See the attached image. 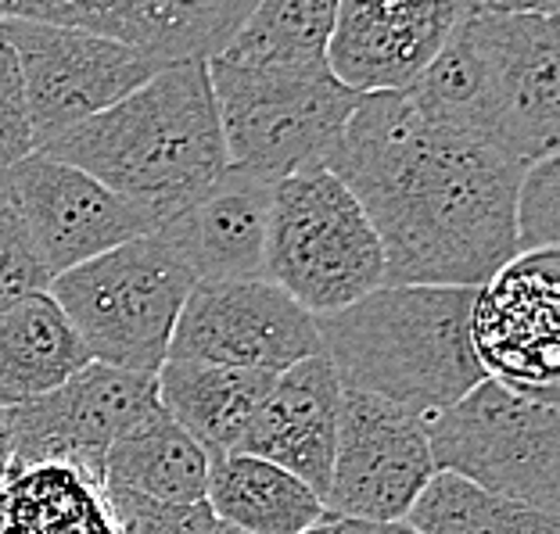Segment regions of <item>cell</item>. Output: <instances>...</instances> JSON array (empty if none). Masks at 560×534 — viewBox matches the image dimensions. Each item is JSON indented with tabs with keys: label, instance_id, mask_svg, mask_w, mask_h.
<instances>
[{
	"label": "cell",
	"instance_id": "6da1fadb",
	"mask_svg": "<svg viewBox=\"0 0 560 534\" xmlns=\"http://www.w3.org/2000/svg\"><path fill=\"white\" fill-rule=\"evenodd\" d=\"M324 169L371 219L385 287L478 290L517 259L525 165L424 116L406 91L360 97Z\"/></svg>",
	"mask_w": 560,
	"mask_h": 534
},
{
	"label": "cell",
	"instance_id": "7a4b0ae2",
	"mask_svg": "<svg viewBox=\"0 0 560 534\" xmlns=\"http://www.w3.org/2000/svg\"><path fill=\"white\" fill-rule=\"evenodd\" d=\"M36 155L66 162L112 194L170 219L206 194L231 165L209 61L155 72L140 91Z\"/></svg>",
	"mask_w": 560,
	"mask_h": 534
},
{
	"label": "cell",
	"instance_id": "3957f363",
	"mask_svg": "<svg viewBox=\"0 0 560 534\" xmlns=\"http://www.w3.org/2000/svg\"><path fill=\"white\" fill-rule=\"evenodd\" d=\"M470 305L467 287H377L349 309L316 316L320 355L346 391L428 424L486 380L470 348Z\"/></svg>",
	"mask_w": 560,
	"mask_h": 534
},
{
	"label": "cell",
	"instance_id": "277c9868",
	"mask_svg": "<svg viewBox=\"0 0 560 534\" xmlns=\"http://www.w3.org/2000/svg\"><path fill=\"white\" fill-rule=\"evenodd\" d=\"M262 280L316 316L385 287V251L349 187L324 165L273 183Z\"/></svg>",
	"mask_w": 560,
	"mask_h": 534
},
{
	"label": "cell",
	"instance_id": "5b68a950",
	"mask_svg": "<svg viewBox=\"0 0 560 534\" xmlns=\"http://www.w3.org/2000/svg\"><path fill=\"white\" fill-rule=\"evenodd\" d=\"M195 287L180 256L151 230L55 276L47 295L80 334L91 363L155 377Z\"/></svg>",
	"mask_w": 560,
	"mask_h": 534
},
{
	"label": "cell",
	"instance_id": "8992f818",
	"mask_svg": "<svg viewBox=\"0 0 560 534\" xmlns=\"http://www.w3.org/2000/svg\"><path fill=\"white\" fill-rule=\"evenodd\" d=\"M424 430L435 474H453L557 517L560 413L553 402L528 399L486 377L456 405L431 416Z\"/></svg>",
	"mask_w": 560,
	"mask_h": 534
},
{
	"label": "cell",
	"instance_id": "52a82bcc",
	"mask_svg": "<svg viewBox=\"0 0 560 534\" xmlns=\"http://www.w3.org/2000/svg\"><path fill=\"white\" fill-rule=\"evenodd\" d=\"M209 83L220 108L226 162L270 183L324 165L360 105V94L346 91L327 66L234 72L209 61Z\"/></svg>",
	"mask_w": 560,
	"mask_h": 534
},
{
	"label": "cell",
	"instance_id": "ba28073f",
	"mask_svg": "<svg viewBox=\"0 0 560 534\" xmlns=\"http://www.w3.org/2000/svg\"><path fill=\"white\" fill-rule=\"evenodd\" d=\"M155 413V377L86 363L50 395L8 405L11 474L33 466H66L101 485L112 444Z\"/></svg>",
	"mask_w": 560,
	"mask_h": 534
},
{
	"label": "cell",
	"instance_id": "9c48e42d",
	"mask_svg": "<svg viewBox=\"0 0 560 534\" xmlns=\"http://www.w3.org/2000/svg\"><path fill=\"white\" fill-rule=\"evenodd\" d=\"M19 55L33 147L44 151L80 122L119 105L162 72L133 50L80 29L0 19Z\"/></svg>",
	"mask_w": 560,
	"mask_h": 534
},
{
	"label": "cell",
	"instance_id": "30bf717a",
	"mask_svg": "<svg viewBox=\"0 0 560 534\" xmlns=\"http://www.w3.org/2000/svg\"><path fill=\"white\" fill-rule=\"evenodd\" d=\"M431 477L435 463L424 424L392 402L341 388L324 510L355 524H402Z\"/></svg>",
	"mask_w": 560,
	"mask_h": 534
},
{
	"label": "cell",
	"instance_id": "8fae6325",
	"mask_svg": "<svg viewBox=\"0 0 560 534\" xmlns=\"http://www.w3.org/2000/svg\"><path fill=\"white\" fill-rule=\"evenodd\" d=\"M320 355L316 320L270 280L198 284L173 327V363L226 366V370L284 373Z\"/></svg>",
	"mask_w": 560,
	"mask_h": 534
},
{
	"label": "cell",
	"instance_id": "7c38bea8",
	"mask_svg": "<svg viewBox=\"0 0 560 534\" xmlns=\"http://www.w3.org/2000/svg\"><path fill=\"white\" fill-rule=\"evenodd\" d=\"M557 251L506 262L470 305V348L489 380L528 399H560V276Z\"/></svg>",
	"mask_w": 560,
	"mask_h": 534
},
{
	"label": "cell",
	"instance_id": "4fadbf2b",
	"mask_svg": "<svg viewBox=\"0 0 560 534\" xmlns=\"http://www.w3.org/2000/svg\"><path fill=\"white\" fill-rule=\"evenodd\" d=\"M495 61L492 147L532 165L560 144V0H478Z\"/></svg>",
	"mask_w": 560,
	"mask_h": 534
},
{
	"label": "cell",
	"instance_id": "5bb4252c",
	"mask_svg": "<svg viewBox=\"0 0 560 534\" xmlns=\"http://www.w3.org/2000/svg\"><path fill=\"white\" fill-rule=\"evenodd\" d=\"M4 180L50 280L137 237H148L165 223L159 212L112 194L94 176L44 155L11 165Z\"/></svg>",
	"mask_w": 560,
	"mask_h": 534
},
{
	"label": "cell",
	"instance_id": "9a60e30c",
	"mask_svg": "<svg viewBox=\"0 0 560 534\" xmlns=\"http://www.w3.org/2000/svg\"><path fill=\"white\" fill-rule=\"evenodd\" d=\"M256 0H44L0 4V19L80 29L133 50L155 69L220 58Z\"/></svg>",
	"mask_w": 560,
	"mask_h": 534
},
{
	"label": "cell",
	"instance_id": "2e32d148",
	"mask_svg": "<svg viewBox=\"0 0 560 534\" xmlns=\"http://www.w3.org/2000/svg\"><path fill=\"white\" fill-rule=\"evenodd\" d=\"M460 19L456 0L439 4H371L341 0L327 40V69L346 91L402 94L420 80Z\"/></svg>",
	"mask_w": 560,
	"mask_h": 534
},
{
	"label": "cell",
	"instance_id": "e0dca14e",
	"mask_svg": "<svg viewBox=\"0 0 560 534\" xmlns=\"http://www.w3.org/2000/svg\"><path fill=\"white\" fill-rule=\"evenodd\" d=\"M270 205V180L226 165L206 194H198L159 226V237L180 256L195 284L262 280Z\"/></svg>",
	"mask_w": 560,
	"mask_h": 534
},
{
	"label": "cell",
	"instance_id": "ac0fdd59",
	"mask_svg": "<svg viewBox=\"0 0 560 534\" xmlns=\"http://www.w3.org/2000/svg\"><path fill=\"white\" fill-rule=\"evenodd\" d=\"M341 384L324 355L302 359L273 377L237 452L256 455L299 477L316 499H327L335 466Z\"/></svg>",
	"mask_w": 560,
	"mask_h": 534
},
{
	"label": "cell",
	"instance_id": "d6986e66",
	"mask_svg": "<svg viewBox=\"0 0 560 534\" xmlns=\"http://www.w3.org/2000/svg\"><path fill=\"white\" fill-rule=\"evenodd\" d=\"M273 377L277 373L165 359L155 373L159 410L180 430H187L206 449L209 460H220V455L237 452Z\"/></svg>",
	"mask_w": 560,
	"mask_h": 534
},
{
	"label": "cell",
	"instance_id": "ffe728a7",
	"mask_svg": "<svg viewBox=\"0 0 560 534\" xmlns=\"http://www.w3.org/2000/svg\"><path fill=\"white\" fill-rule=\"evenodd\" d=\"M91 363L55 298H19L0 309V405H25L58 391Z\"/></svg>",
	"mask_w": 560,
	"mask_h": 534
},
{
	"label": "cell",
	"instance_id": "44dd1931",
	"mask_svg": "<svg viewBox=\"0 0 560 534\" xmlns=\"http://www.w3.org/2000/svg\"><path fill=\"white\" fill-rule=\"evenodd\" d=\"M209 466L206 449L159 410L108 449L101 488L162 506H195L206 502Z\"/></svg>",
	"mask_w": 560,
	"mask_h": 534
},
{
	"label": "cell",
	"instance_id": "7402d4cb",
	"mask_svg": "<svg viewBox=\"0 0 560 534\" xmlns=\"http://www.w3.org/2000/svg\"><path fill=\"white\" fill-rule=\"evenodd\" d=\"M206 506L220 524L245 534H302L327 513L299 477L245 452L212 460Z\"/></svg>",
	"mask_w": 560,
	"mask_h": 534
},
{
	"label": "cell",
	"instance_id": "603a6c76",
	"mask_svg": "<svg viewBox=\"0 0 560 534\" xmlns=\"http://www.w3.org/2000/svg\"><path fill=\"white\" fill-rule=\"evenodd\" d=\"M330 0H256L215 66L234 72H305L327 66Z\"/></svg>",
	"mask_w": 560,
	"mask_h": 534
},
{
	"label": "cell",
	"instance_id": "cb8c5ba5",
	"mask_svg": "<svg viewBox=\"0 0 560 534\" xmlns=\"http://www.w3.org/2000/svg\"><path fill=\"white\" fill-rule=\"evenodd\" d=\"M0 534H119V527L101 485L66 466H33L0 485Z\"/></svg>",
	"mask_w": 560,
	"mask_h": 534
},
{
	"label": "cell",
	"instance_id": "d4e9b609",
	"mask_svg": "<svg viewBox=\"0 0 560 534\" xmlns=\"http://www.w3.org/2000/svg\"><path fill=\"white\" fill-rule=\"evenodd\" d=\"M417 534H560V520L500 499L453 474H435L402 520Z\"/></svg>",
	"mask_w": 560,
	"mask_h": 534
},
{
	"label": "cell",
	"instance_id": "484cf974",
	"mask_svg": "<svg viewBox=\"0 0 560 534\" xmlns=\"http://www.w3.org/2000/svg\"><path fill=\"white\" fill-rule=\"evenodd\" d=\"M517 256L557 251L560 240V162L557 155L525 165L514 198Z\"/></svg>",
	"mask_w": 560,
	"mask_h": 534
},
{
	"label": "cell",
	"instance_id": "4316f807",
	"mask_svg": "<svg viewBox=\"0 0 560 534\" xmlns=\"http://www.w3.org/2000/svg\"><path fill=\"white\" fill-rule=\"evenodd\" d=\"M50 287V273L36 259V248L11 201L4 173H0V309L19 298L40 295Z\"/></svg>",
	"mask_w": 560,
	"mask_h": 534
},
{
	"label": "cell",
	"instance_id": "83f0119b",
	"mask_svg": "<svg viewBox=\"0 0 560 534\" xmlns=\"http://www.w3.org/2000/svg\"><path fill=\"white\" fill-rule=\"evenodd\" d=\"M105 499L112 517H116L119 534H209L215 527V517L209 513L206 502L162 506L130 491H108V488Z\"/></svg>",
	"mask_w": 560,
	"mask_h": 534
},
{
	"label": "cell",
	"instance_id": "f1b7e54d",
	"mask_svg": "<svg viewBox=\"0 0 560 534\" xmlns=\"http://www.w3.org/2000/svg\"><path fill=\"white\" fill-rule=\"evenodd\" d=\"M36 155L30 105H25V83L19 69V55L8 40V29L0 22V173L11 165Z\"/></svg>",
	"mask_w": 560,
	"mask_h": 534
},
{
	"label": "cell",
	"instance_id": "f546056e",
	"mask_svg": "<svg viewBox=\"0 0 560 534\" xmlns=\"http://www.w3.org/2000/svg\"><path fill=\"white\" fill-rule=\"evenodd\" d=\"M363 527H366V524H355V520L335 517V513H324L313 527H305L302 534H363Z\"/></svg>",
	"mask_w": 560,
	"mask_h": 534
},
{
	"label": "cell",
	"instance_id": "4dcf8cb0",
	"mask_svg": "<svg viewBox=\"0 0 560 534\" xmlns=\"http://www.w3.org/2000/svg\"><path fill=\"white\" fill-rule=\"evenodd\" d=\"M11 477V427H8V410L0 405V485Z\"/></svg>",
	"mask_w": 560,
	"mask_h": 534
},
{
	"label": "cell",
	"instance_id": "1f68e13d",
	"mask_svg": "<svg viewBox=\"0 0 560 534\" xmlns=\"http://www.w3.org/2000/svg\"><path fill=\"white\" fill-rule=\"evenodd\" d=\"M363 534H417V531L406 524H366Z\"/></svg>",
	"mask_w": 560,
	"mask_h": 534
},
{
	"label": "cell",
	"instance_id": "d6a6232c",
	"mask_svg": "<svg viewBox=\"0 0 560 534\" xmlns=\"http://www.w3.org/2000/svg\"><path fill=\"white\" fill-rule=\"evenodd\" d=\"M209 534H245V531H237V527H231V524H220V520H215V527H212Z\"/></svg>",
	"mask_w": 560,
	"mask_h": 534
}]
</instances>
